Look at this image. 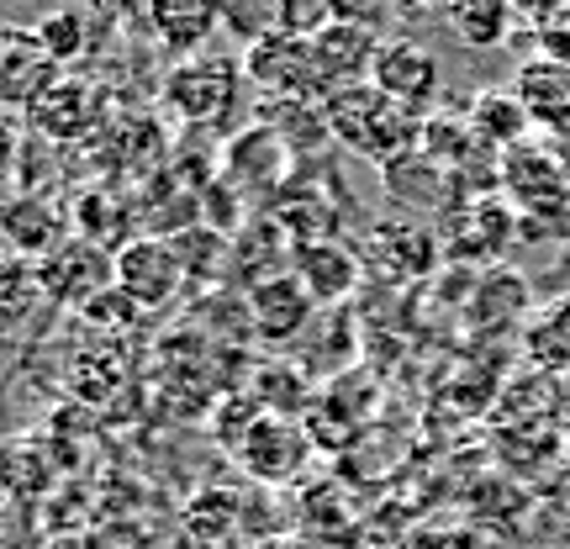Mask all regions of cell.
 <instances>
[{
  "label": "cell",
  "instance_id": "7c38bea8",
  "mask_svg": "<svg viewBox=\"0 0 570 549\" xmlns=\"http://www.w3.org/2000/svg\"><path fill=\"white\" fill-rule=\"evenodd\" d=\"M375 32H360V27H344V21H317L312 32V59H317V75H323L327 96L344 90V85H365L370 69H375V53H381Z\"/></svg>",
  "mask_w": 570,
  "mask_h": 549
},
{
  "label": "cell",
  "instance_id": "44dd1931",
  "mask_svg": "<svg viewBox=\"0 0 570 549\" xmlns=\"http://www.w3.org/2000/svg\"><path fill=\"white\" fill-rule=\"evenodd\" d=\"M444 17L465 48H497V42H508L518 6L512 0H444Z\"/></svg>",
  "mask_w": 570,
  "mask_h": 549
},
{
  "label": "cell",
  "instance_id": "d4e9b609",
  "mask_svg": "<svg viewBox=\"0 0 570 549\" xmlns=\"http://www.w3.org/2000/svg\"><path fill=\"white\" fill-rule=\"evenodd\" d=\"M533 32H539V42H544V53L560 63H570V0H560L550 17L533 21Z\"/></svg>",
  "mask_w": 570,
  "mask_h": 549
},
{
  "label": "cell",
  "instance_id": "cb8c5ba5",
  "mask_svg": "<svg viewBox=\"0 0 570 549\" xmlns=\"http://www.w3.org/2000/svg\"><path fill=\"white\" fill-rule=\"evenodd\" d=\"M396 11H402V0H323V21H344V27H360L375 38H386Z\"/></svg>",
  "mask_w": 570,
  "mask_h": 549
},
{
  "label": "cell",
  "instance_id": "5b68a950",
  "mask_svg": "<svg viewBox=\"0 0 570 549\" xmlns=\"http://www.w3.org/2000/svg\"><path fill=\"white\" fill-rule=\"evenodd\" d=\"M291 164H296V154L259 122V127H248V133H238V138H227L223 185H233L244 202H254V196H269V202H275L285 185H291Z\"/></svg>",
  "mask_w": 570,
  "mask_h": 549
},
{
  "label": "cell",
  "instance_id": "30bf717a",
  "mask_svg": "<svg viewBox=\"0 0 570 549\" xmlns=\"http://www.w3.org/2000/svg\"><path fill=\"white\" fill-rule=\"evenodd\" d=\"M508 90L518 96L529 127H539V133H566L570 138V63L550 59V53L523 59Z\"/></svg>",
  "mask_w": 570,
  "mask_h": 549
},
{
  "label": "cell",
  "instance_id": "9a60e30c",
  "mask_svg": "<svg viewBox=\"0 0 570 549\" xmlns=\"http://www.w3.org/2000/svg\"><path fill=\"white\" fill-rule=\"evenodd\" d=\"M142 21L175 53H202L223 27V0H142Z\"/></svg>",
  "mask_w": 570,
  "mask_h": 549
},
{
  "label": "cell",
  "instance_id": "d6986e66",
  "mask_svg": "<svg viewBox=\"0 0 570 549\" xmlns=\"http://www.w3.org/2000/svg\"><path fill=\"white\" fill-rule=\"evenodd\" d=\"M42 302H48V291H42L38 265L17 259V254H0V344H11L21 327L38 317Z\"/></svg>",
  "mask_w": 570,
  "mask_h": 549
},
{
  "label": "cell",
  "instance_id": "e0dca14e",
  "mask_svg": "<svg viewBox=\"0 0 570 549\" xmlns=\"http://www.w3.org/2000/svg\"><path fill=\"white\" fill-rule=\"evenodd\" d=\"M27 122L38 127L42 138H59V143L85 138V133H96V90L80 80L42 85L38 96L27 101Z\"/></svg>",
  "mask_w": 570,
  "mask_h": 549
},
{
  "label": "cell",
  "instance_id": "ac0fdd59",
  "mask_svg": "<svg viewBox=\"0 0 570 549\" xmlns=\"http://www.w3.org/2000/svg\"><path fill=\"white\" fill-rule=\"evenodd\" d=\"M244 454H248V470H254V476L285 481V476H296V465L306 460V433L296 423H285V418H265V423L248 428Z\"/></svg>",
  "mask_w": 570,
  "mask_h": 549
},
{
  "label": "cell",
  "instance_id": "3957f363",
  "mask_svg": "<svg viewBox=\"0 0 570 549\" xmlns=\"http://www.w3.org/2000/svg\"><path fill=\"white\" fill-rule=\"evenodd\" d=\"M117 291L138 312H164L190 291V269H185L175 238L164 233H138L117 248Z\"/></svg>",
  "mask_w": 570,
  "mask_h": 549
},
{
  "label": "cell",
  "instance_id": "4316f807",
  "mask_svg": "<svg viewBox=\"0 0 570 549\" xmlns=\"http://www.w3.org/2000/svg\"><path fill=\"white\" fill-rule=\"evenodd\" d=\"M0 402H6V370H0Z\"/></svg>",
  "mask_w": 570,
  "mask_h": 549
},
{
  "label": "cell",
  "instance_id": "5bb4252c",
  "mask_svg": "<svg viewBox=\"0 0 570 549\" xmlns=\"http://www.w3.org/2000/svg\"><path fill=\"white\" fill-rule=\"evenodd\" d=\"M312 296H306V285L296 275H265V281L248 285V312H254V333L269 339V344H285V339H296L306 323H312Z\"/></svg>",
  "mask_w": 570,
  "mask_h": 549
},
{
  "label": "cell",
  "instance_id": "7a4b0ae2",
  "mask_svg": "<svg viewBox=\"0 0 570 549\" xmlns=\"http://www.w3.org/2000/svg\"><path fill=\"white\" fill-rule=\"evenodd\" d=\"M244 85H248L244 59L217 53V48H202V53L180 59L164 75V106H169V117L185 127H227V117L238 111Z\"/></svg>",
  "mask_w": 570,
  "mask_h": 549
},
{
  "label": "cell",
  "instance_id": "484cf974",
  "mask_svg": "<svg viewBox=\"0 0 570 549\" xmlns=\"http://www.w3.org/2000/svg\"><path fill=\"white\" fill-rule=\"evenodd\" d=\"M512 6H518V17L539 21V17H550V11H554V6H560V0H512Z\"/></svg>",
  "mask_w": 570,
  "mask_h": 549
},
{
  "label": "cell",
  "instance_id": "2e32d148",
  "mask_svg": "<svg viewBox=\"0 0 570 549\" xmlns=\"http://www.w3.org/2000/svg\"><path fill=\"white\" fill-rule=\"evenodd\" d=\"M296 254V281L306 285V296L317 306H333L344 302L348 291L360 285V275H365V259H360V248L338 244V238H327V244H306V248H291Z\"/></svg>",
  "mask_w": 570,
  "mask_h": 549
},
{
  "label": "cell",
  "instance_id": "8fae6325",
  "mask_svg": "<svg viewBox=\"0 0 570 549\" xmlns=\"http://www.w3.org/2000/svg\"><path fill=\"white\" fill-rule=\"evenodd\" d=\"M360 259H365L370 275H381L391 285H407L417 275H428V265H433V238H428V227L407 223V217H386V223L370 227Z\"/></svg>",
  "mask_w": 570,
  "mask_h": 549
},
{
  "label": "cell",
  "instance_id": "6da1fadb",
  "mask_svg": "<svg viewBox=\"0 0 570 549\" xmlns=\"http://www.w3.org/2000/svg\"><path fill=\"white\" fill-rule=\"evenodd\" d=\"M327 122H333V138L348 143L360 159L381 164V169H396L402 159L423 154V117L407 111V106L386 101L375 85H344L327 96Z\"/></svg>",
  "mask_w": 570,
  "mask_h": 549
},
{
  "label": "cell",
  "instance_id": "4fadbf2b",
  "mask_svg": "<svg viewBox=\"0 0 570 549\" xmlns=\"http://www.w3.org/2000/svg\"><path fill=\"white\" fill-rule=\"evenodd\" d=\"M269 223L291 238V248L327 244V238H338V202L327 196L323 185L291 180L281 196L269 202Z\"/></svg>",
  "mask_w": 570,
  "mask_h": 549
},
{
  "label": "cell",
  "instance_id": "7402d4cb",
  "mask_svg": "<svg viewBox=\"0 0 570 549\" xmlns=\"http://www.w3.org/2000/svg\"><path fill=\"white\" fill-rule=\"evenodd\" d=\"M470 127H475V138L491 143V148H518L523 133H529V117H523V106L512 90H481L475 106H470Z\"/></svg>",
  "mask_w": 570,
  "mask_h": 549
},
{
  "label": "cell",
  "instance_id": "ffe728a7",
  "mask_svg": "<svg viewBox=\"0 0 570 549\" xmlns=\"http://www.w3.org/2000/svg\"><path fill=\"white\" fill-rule=\"evenodd\" d=\"M259 117H265V127L291 154H317L333 138V122H327L323 101H259Z\"/></svg>",
  "mask_w": 570,
  "mask_h": 549
},
{
  "label": "cell",
  "instance_id": "277c9868",
  "mask_svg": "<svg viewBox=\"0 0 570 549\" xmlns=\"http://www.w3.org/2000/svg\"><path fill=\"white\" fill-rule=\"evenodd\" d=\"M244 75L248 85H259L265 101H327V85L312 59V32H269L248 42Z\"/></svg>",
  "mask_w": 570,
  "mask_h": 549
},
{
  "label": "cell",
  "instance_id": "603a6c76",
  "mask_svg": "<svg viewBox=\"0 0 570 549\" xmlns=\"http://www.w3.org/2000/svg\"><path fill=\"white\" fill-rule=\"evenodd\" d=\"M529 360L539 370H566L570 365V291L554 296V302L529 323Z\"/></svg>",
  "mask_w": 570,
  "mask_h": 549
},
{
  "label": "cell",
  "instance_id": "8992f818",
  "mask_svg": "<svg viewBox=\"0 0 570 549\" xmlns=\"http://www.w3.org/2000/svg\"><path fill=\"white\" fill-rule=\"evenodd\" d=\"M42 275V291H48V302H101L106 291H117V254L101 244H90V238H69L59 244L48 259L38 265Z\"/></svg>",
  "mask_w": 570,
  "mask_h": 549
},
{
  "label": "cell",
  "instance_id": "9c48e42d",
  "mask_svg": "<svg viewBox=\"0 0 570 549\" xmlns=\"http://www.w3.org/2000/svg\"><path fill=\"white\" fill-rule=\"evenodd\" d=\"M69 238H75V233H69V217H63L48 196H38V190H21V196H11V202L0 206V244L11 248L17 259L42 265V259L59 244H69Z\"/></svg>",
  "mask_w": 570,
  "mask_h": 549
},
{
  "label": "cell",
  "instance_id": "52a82bcc",
  "mask_svg": "<svg viewBox=\"0 0 570 549\" xmlns=\"http://www.w3.org/2000/svg\"><path fill=\"white\" fill-rule=\"evenodd\" d=\"M502 190H508L512 206H523L529 217L566 212V202H570V164L554 159L550 148H539V143H518V148L502 154Z\"/></svg>",
  "mask_w": 570,
  "mask_h": 549
},
{
  "label": "cell",
  "instance_id": "ba28073f",
  "mask_svg": "<svg viewBox=\"0 0 570 549\" xmlns=\"http://www.w3.org/2000/svg\"><path fill=\"white\" fill-rule=\"evenodd\" d=\"M370 85H375L386 101L407 106V111L423 117L428 106H433V96H439V59H433L417 38H386L381 53H375Z\"/></svg>",
  "mask_w": 570,
  "mask_h": 549
}]
</instances>
